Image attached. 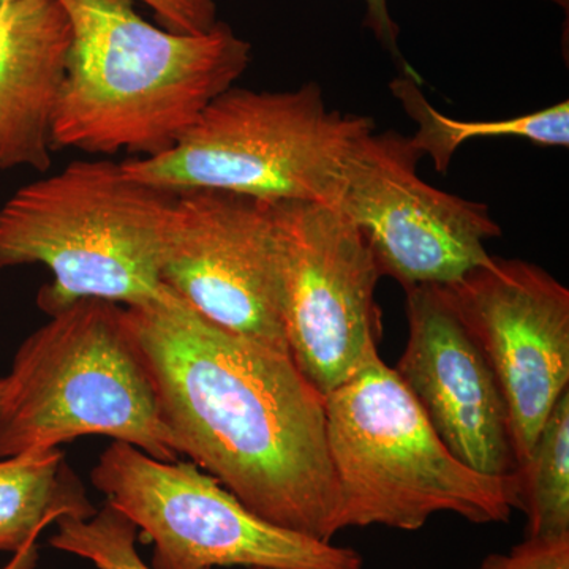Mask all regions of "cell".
<instances>
[{
	"mask_svg": "<svg viewBox=\"0 0 569 569\" xmlns=\"http://www.w3.org/2000/svg\"><path fill=\"white\" fill-rule=\"evenodd\" d=\"M126 317L179 456L261 519L331 542L342 498L325 396L291 356L224 331L170 290Z\"/></svg>",
	"mask_w": 569,
	"mask_h": 569,
	"instance_id": "obj_1",
	"label": "cell"
},
{
	"mask_svg": "<svg viewBox=\"0 0 569 569\" xmlns=\"http://www.w3.org/2000/svg\"><path fill=\"white\" fill-rule=\"evenodd\" d=\"M59 2L71 44L52 149L160 156L250 63V44L224 22L189 36L142 20L133 0Z\"/></svg>",
	"mask_w": 569,
	"mask_h": 569,
	"instance_id": "obj_2",
	"label": "cell"
},
{
	"mask_svg": "<svg viewBox=\"0 0 569 569\" xmlns=\"http://www.w3.org/2000/svg\"><path fill=\"white\" fill-rule=\"evenodd\" d=\"M176 192L134 181L122 163L77 160L21 187L0 209V269L41 264L37 305L52 317L80 301L141 306L167 295L162 266Z\"/></svg>",
	"mask_w": 569,
	"mask_h": 569,
	"instance_id": "obj_3",
	"label": "cell"
},
{
	"mask_svg": "<svg viewBox=\"0 0 569 569\" xmlns=\"http://www.w3.org/2000/svg\"><path fill=\"white\" fill-rule=\"evenodd\" d=\"M104 436L179 460L126 307L80 299L14 355L0 408V459Z\"/></svg>",
	"mask_w": 569,
	"mask_h": 569,
	"instance_id": "obj_4",
	"label": "cell"
},
{
	"mask_svg": "<svg viewBox=\"0 0 569 569\" xmlns=\"http://www.w3.org/2000/svg\"><path fill=\"white\" fill-rule=\"evenodd\" d=\"M340 529L417 531L437 512L505 523L520 508V477H488L445 447L425 411L380 356L325 396Z\"/></svg>",
	"mask_w": 569,
	"mask_h": 569,
	"instance_id": "obj_5",
	"label": "cell"
},
{
	"mask_svg": "<svg viewBox=\"0 0 569 569\" xmlns=\"http://www.w3.org/2000/svg\"><path fill=\"white\" fill-rule=\"evenodd\" d=\"M370 118L326 104L316 82L295 91L230 88L170 151L122 162L127 176L170 192L211 189L268 201L336 206L348 159Z\"/></svg>",
	"mask_w": 569,
	"mask_h": 569,
	"instance_id": "obj_6",
	"label": "cell"
},
{
	"mask_svg": "<svg viewBox=\"0 0 569 569\" xmlns=\"http://www.w3.org/2000/svg\"><path fill=\"white\" fill-rule=\"evenodd\" d=\"M107 503L153 545V569H362L351 548L282 529L190 462L112 441L92 468Z\"/></svg>",
	"mask_w": 569,
	"mask_h": 569,
	"instance_id": "obj_7",
	"label": "cell"
},
{
	"mask_svg": "<svg viewBox=\"0 0 569 569\" xmlns=\"http://www.w3.org/2000/svg\"><path fill=\"white\" fill-rule=\"evenodd\" d=\"M288 351L326 396L378 356L380 271L365 236L337 206L277 201Z\"/></svg>",
	"mask_w": 569,
	"mask_h": 569,
	"instance_id": "obj_8",
	"label": "cell"
},
{
	"mask_svg": "<svg viewBox=\"0 0 569 569\" xmlns=\"http://www.w3.org/2000/svg\"><path fill=\"white\" fill-rule=\"evenodd\" d=\"M421 159L410 138L367 134L348 159L336 204L365 236L381 277L406 290L443 287L488 264L486 241L501 234L488 206L422 181Z\"/></svg>",
	"mask_w": 569,
	"mask_h": 569,
	"instance_id": "obj_9",
	"label": "cell"
},
{
	"mask_svg": "<svg viewBox=\"0 0 569 569\" xmlns=\"http://www.w3.org/2000/svg\"><path fill=\"white\" fill-rule=\"evenodd\" d=\"M162 283L224 331L290 355L277 201L176 192Z\"/></svg>",
	"mask_w": 569,
	"mask_h": 569,
	"instance_id": "obj_10",
	"label": "cell"
},
{
	"mask_svg": "<svg viewBox=\"0 0 569 569\" xmlns=\"http://www.w3.org/2000/svg\"><path fill=\"white\" fill-rule=\"evenodd\" d=\"M436 288L497 378L520 470L569 389L568 288L537 264L496 257Z\"/></svg>",
	"mask_w": 569,
	"mask_h": 569,
	"instance_id": "obj_11",
	"label": "cell"
},
{
	"mask_svg": "<svg viewBox=\"0 0 569 569\" xmlns=\"http://www.w3.org/2000/svg\"><path fill=\"white\" fill-rule=\"evenodd\" d=\"M406 291L397 377L456 459L488 477L518 475L507 402L488 359L436 287Z\"/></svg>",
	"mask_w": 569,
	"mask_h": 569,
	"instance_id": "obj_12",
	"label": "cell"
},
{
	"mask_svg": "<svg viewBox=\"0 0 569 569\" xmlns=\"http://www.w3.org/2000/svg\"><path fill=\"white\" fill-rule=\"evenodd\" d=\"M71 44L59 0L0 7V170L51 167L52 126Z\"/></svg>",
	"mask_w": 569,
	"mask_h": 569,
	"instance_id": "obj_13",
	"label": "cell"
},
{
	"mask_svg": "<svg viewBox=\"0 0 569 569\" xmlns=\"http://www.w3.org/2000/svg\"><path fill=\"white\" fill-rule=\"evenodd\" d=\"M96 511L61 449L0 460V552H18L58 519Z\"/></svg>",
	"mask_w": 569,
	"mask_h": 569,
	"instance_id": "obj_14",
	"label": "cell"
},
{
	"mask_svg": "<svg viewBox=\"0 0 569 569\" xmlns=\"http://www.w3.org/2000/svg\"><path fill=\"white\" fill-rule=\"evenodd\" d=\"M419 84L421 82L403 74L391 82V91L408 116L418 123L417 133L410 138L411 146L422 157L429 156L436 170L441 173L448 170L460 146L478 138H520L535 144L568 148V102L501 121H458L441 114L427 102L419 91Z\"/></svg>",
	"mask_w": 569,
	"mask_h": 569,
	"instance_id": "obj_15",
	"label": "cell"
},
{
	"mask_svg": "<svg viewBox=\"0 0 569 569\" xmlns=\"http://www.w3.org/2000/svg\"><path fill=\"white\" fill-rule=\"evenodd\" d=\"M520 508L527 537L569 533V389L557 400L520 467Z\"/></svg>",
	"mask_w": 569,
	"mask_h": 569,
	"instance_id": "obj_16",
	"label": "cell"
},
{
	"mask_svg": "<svg viewBox=\"0 0 569 569\" xmlns=\"http://www.w3.org/2000/svg\"><path fill=\"white\" fill-rule=\"evenodd\" d=\"M56 526L52 548L91 561L97 569H153L138 553L137 526L107 501L91 518H61Z\"/></svg>",
	"mask_w": 569,
	"mask_h": 569,
	"instance_id": "obj_17",
	"label": "cell"
},
{
	"mask_svg": "<svg viewBox=\"0 0 569 569\" xmlns=\"http://www.w3.org/2000/svg\"><path fill=\"white\" fill-rule=\"evenodd\" d=\"M470 569H569V533L527 537L508 553H490Z\"/></svg>",
	"mask_w": 569,
	"mask_h": 569,
	"instance_id": "obj_18",
	"label": "cell"
},
{
	"mask_svg": "<svg viewBox=\"0 0 569 569\" xmlns=\"http://www.w3.org/2000/svg\"><path fill=\"white\" fill-rule=\"evenodd\" d=\"M156 11L168 31L198 36L211 31L217 20L213 0H140Z\"/></svg>",
	"mask_w": 569,
	"mask_h": 569,
	"instance_id": "obj_19",
	"label": "cell"
},
{
	"mask_svg": "<svg viewBox=\"0 0 569 569\" xmlns=\"http://www.w3.org/2000/svg\"><path fill=\"white\" fill-rule=\"evenodd\" d=\"M367 6V26L372 29L373 33L380 43L395 58H399L403 62L402 56H400L399 43V28L391 14H389L388 0H366ZM408 66V63H406Z\"/></svg>",
	"mask_w": 569,
	"mask_h": 569,
	"instance_id": "obj_20",
	"label": "cell"
},
{
	"mask_svg": "<svg viewBox=\"0 0 569 569\" xmlns=\"http://www.w3.org/2000/svg\"><path fill=\"white\" fill-rule=\"evenodd\" d=\"M37 561H39V549H37V541L31 545L24 546L21 550L13 553V559L0 569H33Z\"/></svg>",
	"mask_w": 569,
	"mask_h": 569,
	"instance_id": "obj_21",
	"label": "cell"
},
{
	"mask_svg": "<svg viewBox=\"0 0 569 569\" xmlns=\"http://www.w3.org/2000/svg\"><path fill=\"white\" fill-rule=\"evenodd\" d=\"M7 396V377H0V408L3 406V400Z\"/></svg>",
	"mask_w": 569,
	"mask_h": 569,
	"instance_id": "obj_22",
	"label": "cell"
},
{
	"mask_svg": "<svg viewBox=\"0 0 569 569\" xmlns=\"http://www.w3.org/2000/svg\"><path fill=\"white\" fill-rule=\"evenodd\" d=\"M11 2V0H0V7L6 6V3Z\"/></svg>",
	"mask_w": 569,
	"mask_h": 569,
	"instance_id": "obj_23",
	"label": "cell"
}]
</instances>
